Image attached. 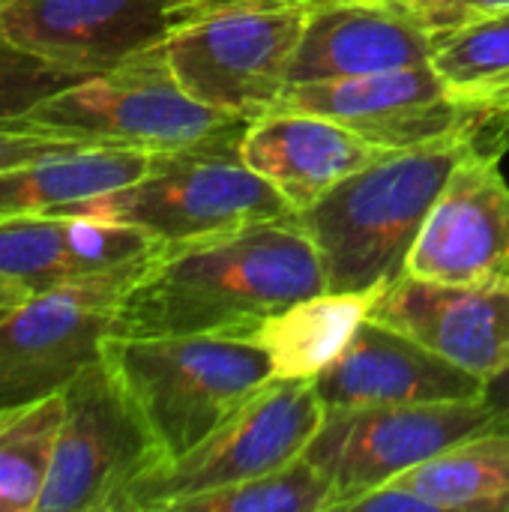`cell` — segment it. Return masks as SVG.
I'll use <instances>...</instances> for the list:
<instances>
[{
	"instance_id": "cell-20",
	"label": "cell",
	"mask_w": 509,
	"mask_h": 512,
	"mask_svg": "<svg viewBox=\"0 0 509 512\" xmlns=\"http://www.w3.org/2000/svg\"><path fill=\"white\" fill-rule=\"evenodd\" d=\"M375 297L378 291H324L264 318L240 339L267 351L276 378H315L348 348Z\"/></svg>"
},
{
	"instance_id": "cell-8",
	"label": "cell",
	"mask_w": 509,
	"mask_h": 512,
	"mask_svg": "<svg viewBox=\"0 0 509 512\" xmlns=\"http://www.w3.org/2000/svg\"><path fill=\"white\" fill-rule=\"evenodd\" d=\"M63 417L36 512H120L129 486L165 462L105 354L63 390Z\"/></svg>"
},
{
	"instance_id": "cell-23",
	"label": "cell",
	"mask_w": 509,
	"mask_h": 512,
	"mask_svg": "<svg viewBox=\"0 0 509 512\" xmlns=\"http://www.w3.org/2000/svg\"><path fill=\"white\" fill-rule=\"evenodd\" d=\"M333 486L306 459L186 501L177 512H330Z\"/></svg>"
},
{
	"instance_id": "cell-1",
	"label": "cell",
	"mask_w": 509,
	"mask_h": 512,
	"mask_svg": "<svg viewBox=\"0 0 509 512\" xmlns=\"http://www.w3.org/2000/svg\"><path fill=\"white\" fill-rule=\"evenodd\" d=\"M327 291L297 216L162 243L123 297L114 336H234Z\"/></svg>"
},
{
	"instance_id": "cell-3",
	"label": "cell",
	"mask_w": 509,
	"mask_h": 512,
	"mask_svg": "<svg viewBox=\"0 0 509 512\" xmlns=\"http://www.w3.org/2000/svg\"><path fill=\"white\" fill-rule=\"evenodd\" d=\"M105 360L165 462L195 450L276 378L267 351L234 336H111Z\"/></svg>"
},
{
	"instance_id": "cell-18",
	"label": "cell",
	"mask_w": 509,
	"mask_h": 512,
	"mask_svg": "<svg viewBox=\"0 0 509 512\" xmlns=\"http://www.w3.org/2000/svg\"><path fill=\"white\" fill-rule=\"evenodd\" d=\"M147 231L75 213L0 219V276L33 291L147 261L159 252Z\"/></svg>"
},
{
	"instance_id": "cell-28",
	"label": "cell",
	"mask_w": 509,
	"mask_h": 512,
	"mask_svg": "<svg viewBox=\"0 0 509 512\" xmlns=\"http://www.w3.org/2000/svg\"><path fill=\"white\" fill-rule=\"evenodd\" d=\"M339 512H438L432 501L423 495L399 486V483H384L372 492H363L351 501H345Z\"/></svg>"
},
{
	"instance_id": "cell-12",
	"label": "cell",
	"mask_w": 509,
	"mask_h": 512,
	"mask_svg": "<svg viewBox=\"0 0 509 512\" xmlns=\"http://www.w3.org/2000/svg\"><path fill=\"white\" fill-rule=\"evenodd\" d=\"M273 111L330 117L381 150H408L483 132L489 114L459 102L432 63L393 72L288 84Z\"/></svg>"
},
{
	"instance_id": "cell-31",
	"label": "cell",
	"mask_w": 509,
	"mask_h": 512,
	"mask_svg": "<svg viewBox=\"0 0 509 512\" xmlns=\"http://www.w3.org/2000/svg\"><path fill=\"white\" fill-rule=\"evenodd\" d=\"M30 294H33V288H27L24 282H15V279L0 276V315L9 312V309L18 306V303H24Z\"/></svg>"
},
{
	"instance_id": "cell-10",
	"label": "cell",
	"mask_w": 509,
	"mask_h": 512,
	"mask_svg": "<svg viewBox=\"0 0 509 512\" xmlns=\"http://www.w3.org/2000/svg\"><path fill=\"white\" fill-rule=\"evenodd\" d=\"M507 432L486 399L327 408L306 459L333 486L330 512L477 435Z\"/></svg>"
},
{
	"instance_id": "cell-17",
	"label": "cell",
	"mask_w": 509,
	"mask_h": 512,
	"mask_svg": "<svg viewBox=\"0 0 509 512\" xmlns=\"http://www.w3.org/2000/svg\"><path fill=\"white\" fill-rule=\"evenodd\" d=\"M387 150L354 129L306 111H270L249 120L240 159L261 174L294 213L315 207L333 186Z\"/></svg>"
},
{
	"instance_id": "cell-21",
	"label": "cell",
	"mask_w": 509,
	"mask_h": 512,
	"mask_svg": "<svg viewBox=\"0 0 509 512\" xmlns=\"http://www.w3.org/2000/svg\"><path fill=\"white\" fill-rule=\"evenodd\" d=\"M438 512H509V432L462 441L396 480Z\"/></svg>"
},
{
	"instance_id": "cell-2",
	"label": "cell",
	"mask_w": 509,
	"mask_h": 512,
	"mask_svg": "<svg viewBox=\"0 0 509 512\" xmlns=\"http://www.w3.org/2000/svg\"><path fill=\"white\" fill-rule=\"evenodd\" d=\"M480 132L387 150L333 186L315 207L294 213L315 243L327 291H381L408 273V255L459 159Z\"/></svg>"
},
{
	"instance_id": "cell-15",
	"label": "cell",
	"mask_w": 509,
	"mask_h": 512,
	"mask_svg": "<svg viewBox=\"0 0 509 512\" xmlns=\"http://www.w3.org/2000/svg\"><path fill=\"white\" fill-rule=\"evenodd\" d=\"M324 408L432 405L483 399L486 381L411 336L366 318L348 348L315 375Z\"/></svg>"
},
{
	"instance_id": "cell-19",
	"label": "cell",
	"mask_w": 509,
	"mask_h": 512,
	"mask_svg": "<svg viewBox=\"0 0 509 512\" xmlns=\"http://www.w3.org/2000/svg\"><path fill=\"white\" fill-rule=\"evenodd\" d=\"M156 150L129 144H78L0 171V219L66 213L117 192L153 168Z\"/></svg>"
},
{
	"instance_id": "cell-32",
	"label": "cell",
	"mask_w": 509,
	"mask_h": 512,
	"mask_svg": "<svg viewBox=\"0 0 509 512\" xmlns=\"http://www.w3.org/2000/svg\"><path fill=\"white\" fill-rule=\"evenodd\" d=\"M6 3H9V0H0V9H3V6H6Z\"/></svg>"
},
{
	"instance_id": "cell-4",
	"label": "cell",
	"mask_w": 509,
	"mask_h": 512,
	"mask_svg": "<svg viewBox=\"0 0 509 512\" xmlns=\"http://www.w3.org/2000/svg\"><path fill=\"white\" fill-rule=\"evenodd\" d=\"M66 213L135 225L159 243L294 216L291 204L240 159V144L162 150L141 180Z\"/></svg>"
},
{
	"instance_id": "cell-27",
	"label": "cell",
	"mask_w": 509,
	"mask_h": 512,
	"mask_svg": "<svg viewBox=\"0 0 509 512\" xmlns=\"http://www.w3.org/2000/svg\"><path fill=\"white\" fill-rule=\"evenodd\" d=\"M396 3L408 15H414L432 36L509 9V0H396Z\"/></svg>"
},
{
	"instance_id": "cell-29",
	"label": "cell",
	"mask_w": 509,
	"mask_h": 512,
	"mask_svg": "<svg viewBox=\"0 0 509 512\" xmlns=\"http://www.w3.org/2000/svg\"><path fill=\"white\" fill-rule=\"evenodd\" d=\"M459 102L471 105V108H480L483 114H489L492 120H501L509 117V72L498 75V78H489L483 84H474V87H465V90H450Z\"/></svg>"
},
{
	"instance_id": "cell-6",
	"label": "cell",
	"mask_w": 509,
	"mask_h": 512,
	"mask_svg": "<svg viewBox=\"0 0 509 512\" xmlns=\"http://www.w3.org/2000/svg\"><path fill=\"white\" fill-rule=\"evenodd\" d=\"M324 414L315 378H273L195 450L138 477L120 512H177L192 498L270 474L306 453Z\"/></svg>"
},
{
	"instance_id": "cell-24",
	"label": "cell",
	"mask_w": 509,
	"mask_h": 512,
	"mask_svg": "<svg viewBox=\"0 0 509 512\" xmlns=\"http://www.w3.org/2000/svg\"><path fill=\"white\" fill-rule=\"evenodd\" d=\"M432 66L450 90H465L509 72V9L435 33Z\"/></svg>"
},
{
	"instance_id": "cell-22",
	"label": "cell",
	"mask_w": 509,
	"mask_h": 512,
	"mask_svg": "<svg viewBox=\"0 0 509 512\" xmlns=\"http://www.w3.org/2000/svg\"><path fill=\"white\" fill-rule=\"evenodd\" d=\"M60 417L63 393L0 408V512H36Z\"/></svg>"
},
{
	"instance_id": "cell-13",
	"label": "cell",
	"mask_w": 509,
	"mask_h": 512,
	"mask_svg": "<svg viewBox=\"0 0 509 512\" xmlns=\"http://www.w3.org/2000/svg\"><path fill=\"white\" fill-rule=\"evenodd\" d=\"M408 273L450 285L509 282V183L480 141L459 159L408 255Z\"/></svg>"
},
{
	"instance_id": "cell-9",
	"label": "cell",
	"mask_w": 509,
	"mask_h": 512,
	"mask_svg": "<svg viewBox=\"0 0 509 512\" xmlns=\"http://www.w3.org/2000/svg\"><path fill=\"white\" fill-rule=\"evenodd\" d=\"M147 261L33 291L3 312L0 408L60 393L84 366L99 360L114 336L123 297Z\"/></svg>"
},
{
	"instance_id": "cell-7",
	"label": "cell",
	"mask_w": 509,
	"mask_h": 512,
	"mask_svg": "<svg viewBox=\"0 0 509 512\" xmlns=\"http://www.w3.org/2000/svg\"><path fill=\"white\" fill-rule=\"evenodd\" d=\"M309 6L273 0L213 12L177 30L159 57L198 102L243 120L264 117L288 87Z\"/></svg>"
},
{
	"instance_id": "cell-26",
	"label": "cell",
	"mask_w": 509,
	"mask_h": 512,
	"mask_svg": "<svg viewBox=\"0 0 509 512\" xmlns=\"http://www.w3.org/2000/svg\"><path fill=\"white\" fill-rule=\"evenodd\" d=\"M78 144H96V141H87V138L72 135V132H57V129L39 126L30 120L0 123V171L21 165L27 159H39V156L57 153V150L78 147Z\"/></svg>"
},
{
	"instance_id": "cell-30",
	"label": "cell",
	"mask_w": 509,
	"mask_h": 512,
	"mask_svg": "<svg viewBox=\"0 0 509 512\" xmlns=\"http://www.w3.org/2000/svg\"><path fill=\"white\" fill-rule=\"evenodd\" d=\"M483 399H486V405L501 417V423L507 426V432H509V366L486 381Z\"/></svg>"
},
{
	"instance_id": "cell-25",
	"label": "cell",
	"mask_w": 509,
	"mask_h": 512,
	"mask_svg": "<svg viewBox=\"0 0 509 512\" xmlns=\"http://www.w3.org/2000/svg\"><path fill=\"white\" fill-rule=\"evenodd\" d=\"M87 75L45 60L0 33V123L24 120L39 102Z\"/></svg>"
},
{
	"instance_id": "cell-33",
	"label": "cell",
	"mask_w": 509,
	"mask_h": 512,
	"mask_svg": "<svg viewBox=\"0 0 509 512\" xmlns=\"http://www.w3.org/2000/svg\"><path fill=\"white\" fill-rule=\"evenodd\" d=\"M309 3H315V0H309Z\"/></svg>"
},
{
	"instance_id": "cell-11",
	"label": "cell",
	"mask_w": 509,
	"mask_h": 512,
	"mask_svg": "<svg viewBox=\"0 0 509 512\" xmlns=\"http://www.w3.org/2000/svg\"><path fill=\"white\" fill-rule=\"evenodd\" d=\"M249 3L273 0H9L0 33L60 66L102 72L159 51L192 21Z\"/></svg>"
},
{
	"instance_id": "cell-16",
	"label": "cell",
	"mask_w": 509,
	"mask_h": 512,
	"mask_svg": "<svg viewBox=\"0 0 509 512\" xmlns=\"http://www.w3.org/2000/svg\"><path fill=\"white\" fill-rule=\"evenodd\" d=\"M435 36L396 0H315L288 84L336 81L432 63Z\"/></svg>"
},
{
	"instance_id": "cell-5",
	"label": "cell",
	"mask_w": 509,
	"mask_h": 512,
	"mask_svg": "<svg viewBox=\"0 0 509 512\" xmlns=\"http://www.w3.org/2000/svg\"><path fill=\"white\" fill-rule=\"evenodd\" d=\"M24 120L87 141L129 144L156 153L240 144L249 126V120L189 96L168 72L159 51L114 69L90 72L39 102Z\"/></svg>"
},
{
	"instance_id": "cell-14",
	"label": "cell",
	"mask_w": 509,
	"mask_h": 512,
	"mask_svg": "<svg viewBox=\"0 0 509 512\" xmlns=\"http://www.w3.org/2000/svg\"><path fill=\"white\" fill-rule=\"evenodd\" d=\"M369 318L483 381L509 366V282L450 285L405 273L378 291Z\"/></svg>"
}]
</instances>
